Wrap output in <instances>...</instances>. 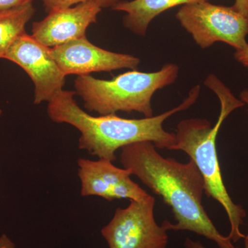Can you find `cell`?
<instances>
[{"label":"cell","instance_id":"44dd1931","mask_svg":"<svg viewBox=\"0 0 248 248\" xmlns=\"http://www.w3.org/2000/svg\"><path fill=\"white\" fill-rule=\"evenodd\" d=\"M1 114H2V110H1V109L0 108V117H1Z\"/></svg>","mask_w":248,"mask_h":248},{"label":"cell","instance_id":"7c38bea8","mask_svg":"<svg viewBox=\"0 0 248 248\" xmlns=\"http://www.w3.org/2000/svg\"><path fill=\"white\" fill-rule=\"evenodd\" d=\"M32 3L0 11V59L13 43L25 32V27L35 14Z\"/></svg>","mask_w":248,"mask_h":248},{"label":"cell","instance_id":"6da1fadb","mask_svg":"<svg viewBox=\"0 0 248 248\" xmlns=\"http://www.w3.org/2000/svg\"><path fill=\"white\" fill-rule=\"evenodd\" d=\"M120 163L172 210L176 223L163 222L166 231H187L215 241L219 248H236L217 229L202 204L204 181L195 163L165 158L152 142L122 148Z\"/></svg>","mask_w":248,"mask_h":248},{"label":"cell","instance_id":"5bb4252c","mask_svg":"<svg viewBox=\"0 0 248 248\" xmlns=\"http://www.w3.org/2000/svg\"><path fill=\"white\" fill-rule=\"evenodd\" d=\"M34 0H0V11L14 9L32 3Z\"/></svg>","mask_w":248,"mask_h":248},{"label":"cell","instance_id":"5b68a950","mask_svg":"<svg viewBox=\"0 0 248 248\" xmlns=\"http://www.w3.org/2000/svg\"><path fill=\"white\" fill-rule=\"evenodd\" d=\"M200 48L221 42L239 50L248 45V19L232 6L206 1L183 5L175 16Z\"/></svg>","mask_w":248,"mask_h":248},{"label":"cell","instance_id":"ffe728a7","mask_svg":"<svg viewBox=\"0 0 248 248\" xmlns=\"http://www.w3.org/2000/svg\"><path fill=\"white\" fill-rule=\"evenodd\" d=\"M244 246L245 248H248V233L247 235H245Z\"/></svg>","mask_w":248,"mask_h":248},{"label":"cell","instance_id":"52a82bcc","mask_svg":"<svg viewBox=\"0 0 248 248\" xmlns=\"http://www.w3.org/2000/svg\"><path fill=\"white\" fill-rule=\"evenodd\" d=\"M3 59L14 62L30 77L35 85L34 104L50 102L63 91L66 76L52 56L50 48L27 32L17 37Z\"/></svg>","mask_w":248,"mask_h":248},{"label":"cell","instance_id":"277c9868","mask_svg":"<svg viewBox=\"0 0 248 248\" xmlns=\"http://www.w3.org/2000/svg\"><path fill=\"white\" fill-rule=\"evenodd\" d=\"M179 73V66L169 63L159 71L145 73L132 70L112 80L79 76L75 80V92L84 101L86 110L99 115L138 112L145 117H153V96L174 84Z\"/></svg>","mask_w":248,"mask_h":248},{"label":"cell","instance_id":"2e32d148","mask_svg":"<svg viewBox=\"0 0 248 248\" xmlns=\"http://www.w3.org/2000/svg\"><path fill=\"white\" fill-rule=\"evenodd\" d=\"M232 7L248 19V0H235L234 4Z\"/></svg>","mask_w":248,"mask_h":248},{"label":"cell","instance_id":"3957f363","mask_svg":"<svg viewBox=\"0 0 248 248\" xmlns=\"http://www.w3.org/2000/svg\"><path fill=\"white\" fill-rule=\"evenodd\" d=\"M203 84L219 100L221 110L218 120L215 125L205 119L181 121L174 133L175 141L172 151L184 152L195 163L203 177L205 195L216 200L224 208L231 223V232L228 236L236 243L245 237L240 227L244 224L246 212L241 205L233 202L223 182L217 154V138L227 117L245 104L215 75H209Z\"/></svg>","mask_w":248,"mask_h":248},{"label":"cell","instance_id":"9a60e30c","mask_svg":"<svg viewBox=\"0 0 248 248\" xmlns=\"http://www.w3.org/2000/svg\"><path fill=\"white\" fill-rule=\"evenodd\" d=\"M234 58L236 62L248 70V44L244 48L236 50L234 53Z\"/></svg>","mask_w":248,"mask_h":248},{"label":"cell","instance_id":"8fae6325","mask_svg":"<svg viewBox=\"0 0 248 248\" xmlns=\"http://www.w3.org/2000/svg\"><path fill=\"white\" fill-rule=\"evenodd\" d=\"M208 0H133L119 1L112 7L115 11H122L124 27L135 35H146L152 21L160 14L179 5L206 1Z\"/></svg>","mask_w":248,"mask_h":248},{"label":"cell","instance_id":"9c48e42d","mask_svg":"<svg viewBox=\"0 0 248 248\" xmlns=\"http://www.w3.org/2000/svg\"><path fill=\"white\" fill-rule=\"evenodd\" d=\"M52 56L65 76H86L97 72L136 70L140 58L129 54L109 51L93 45L86 39L70 41L50 48Z\"/></svg>","mask_w":248,"mask_h":248},{"label":"cell","instance_id":"30bf717a","mask_svg":"<svg viewBox=\"0 0 248 248\" xmlns=\"http://www.w3.org/2000/svg\"><path fill=\"white\" fill-rule=\"evenodd\" d=\"M102 9L97 1H89L51 11L45 19L32 24L31 35L49 48L84 38L88 27L97 22Z\"/></svg>","mask_w":248,"mask_h":248},{"label":"cell","instance_id":"7a4b0ae2","mask_svg":"<svg viewBox=\"0 0 248 248\" xmlns=\"http://www.w3.org/2000/svg\"><path fill=\"white\" fill-rule=\"evenodd\" d=\"M197 85L182 104L160 115L143 119H125L113 115L94 117L81 109L75 100V91H63L48 102V115L53 122L68 124L79 130V148L93 156L115 161L116 152L124 147L150 141L159 149L172 151L175 134L164 130L163 124L170 117L192 107L200 96Z\"/></svg>","mask_w":248,"mask_h":248},{"label":"cell","instance_id":"ba28073f","mask_svg":"<svg viewBox=\"0 0 248 248\" xmlns=\"http://www.w3.org/2000/svg\"><path fill=\"white\" fill-rule=\"evenodd\" d=\"M78 177L83 197H102L104 200L143 201L150 197L146 190L132 180L128 170L120 169L104 159L79 158Z\"/></svg>","mask_w":248,"mask_h":248},{"label":"cell","instance_id":"8992f818","mask_svg":"<svg viewBox=\"0 0 248 248\" xmlns=\"http://www.w3.org/2000/svg\"><path fill=\"white\" fill-rule=\"evenodd\" d=\"M155 199L130 201L128 206L116 209L101 233L109 248H166L167 231L155 218Z\"/></svg>","mask_w":248,"mask_h":248},{"label":"cell","instance_id":"ac0fdd59","mask_svg":"<svg viewBox=\"0 0 248 248\" xmlns=\"http://www.w3.org/2000/svg\"><path fill=\"white\" fill-rule=\"evenodd\" d=\"M186 248H207L203 246L200 241H193L190 238H187L184 242Z\"/></svg>","mask_w":248,"mask_h":248},{"label":"cell","instance_id":"d6986e66","mask_svg":"<svg viewBox=\"0 0 248 248\" xmlns=\"http://www.w3.org/2000/svg\"><path fill=\"white\" fill-rule=\"evenodd\" d=\"M240 99L244 103L245 105L248 106V89H244L239 94Z\"/></svg>","mask_w":248,"mask_h":248},{"label":"cell","instance_id":"4fadbf2b","mask_svg":"<svg viewBox=\"0 0 248 248\" xmlns=\"http://www.w3.org/2000/svg\"><path fill=\"white\" fill-rule=\"evenodd\" d=\"M47 13L55 10L67 9L72 7L73 5L86 2V1H95L101 5L102 8L111 7L118 3L120 0H42Z\"/></svg>","mask_w":248,"mask_h":248},{"label":"cell","instance_id":"e0dca14e","mask_svg":"<svg viewBox=\"0 0 248 248\" xmlns=\"http://www.w3.org/2000/svg\"><path fill=\"white\" fill-rule=\"evenodd\" d=\"M0 248H16V245L7 234H3L0 236Z\"/></svg>","mask_w":248,"mask_h":248}]
</instances>
